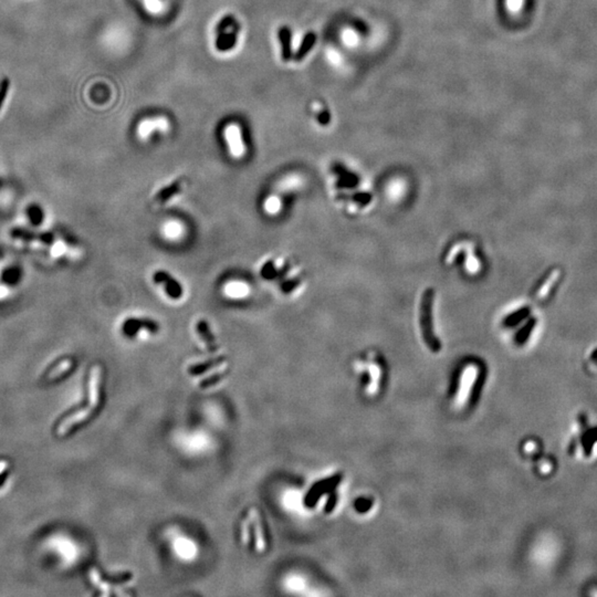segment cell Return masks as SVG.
Listing matches in <instances>:
<instances>
[{"mask_svg": "<svg viewBox=\"0 0 597 597\" xmlns=\"http://www.w3.org/2000/svg\"><path fill=\"white\" fill-rule=\"evenodd\" d=\"M333 187L335 199L343 207L345 212L360 215L370 210L374 205L375 195L368 182L359 173L344 166L341 163L334 164Z\"/></svg>", "mask_w": 597, "mask_h": 597, "instance_id": "6da1fadb", "label": "cell"}, {"mask_svg": "<svg viewBox=\"0 0 597 597\" xmlns=\"http://www.w3.org/2000/svg\"><path fill=\"white\" fill-rule=\"evenodd\" d=\"M443 261L446 266L468 277H476L483 271L484 262L478 246L470 240H458L447 248Z\"/></svg>", "mask_w": 597, "mask_h": 597, "instance_id": "7a4b0ae2", "label": "cell"}, {"mask_svg": "<svg viewBox=\"0 0 597 597\" xmlns=\"http://www.w3.org/2000/svg\"><path fill=\"white\" fill-rule=\"evenodd\" d=\"M436 290L426 288L419 295L417 305V324L425 344L432 352H438L441 343L436 334Z\"/></svg>", "mask_w": 597, "mask_h": 597, "instance_id": "3957f363", "label": "cell"}, {"mask_svg": "<svg viewBox=\"0 0 597 597\" xmlns=\"http://www.w3.org/2000/svg\"><path fill=\"white\" fill-rule=\"evenodd\" d=\"M529 306H516V308L508 311L502 314L500 319V324L503 328H516L519 327L516 334V341L521 344L525 342V338L529 336V332H532L535 323H538L534 317L531 315Z\"/></svg>", "mask_w": 597, "mask_h": 597, "instance_id": "277c9868", "label": "cell"}, {"mask_svg": "<svg viewBox=\"0 0 597 597\" xmlns=\"http://www.w3.org/2000/svg\"><path fill=\"white\" fill-rule=\"evenodd\" d=\"M235 42V23L232 18H226L218 27L216 47L219 51H228L233 48Z\"/></svg>", "mask_w": 597, "mask_h": 597, "instance_id": "5b68a950", "label": "cell"}, {"mask_svg": "<svg viewBox=\"0 0 597 597\" xmlns=\"http://www.w3.org/2000/svg\"><path fill=\"white\" fill-rule=\"evenodd\" d=\"M224 136L229 145V151L233 157H243L245 154V145L243 142L242 131L235 124H230L224 130Z\"/></svg>", "mask_w": 597, "mask_h": 597, "instance_id": "8992f818", "label": "cell"}, {"mask_svg": "<svg viewBox=\"0 0 597 597\" xmlns=\"http://www.w3.org/2000/svg\"><path fill=\"white\" fill-rule=\"evenodd\" d=\"M154 280L156 283H162L166 293L172 299H179L183 294V289L179 282L169 275V273L160 270L154 275Z\"/></svg>", "mask_w": 597, "mask_h": 597, "instance_id": "52a82bcc", "label": "cell"}, {"mask_svg": "<svg viewBox=\"0 0 597 597\" xmlns=\"http://www.w3.org/2000/svg\"><path fill=\"white\" fill-rule=\"evenodd\" d=\"M169 128V123L167 118L165 117H155V118H146L143 122H141L138 129V133L141 139H147L151 134H153L156 131L160 132H165Z\"/></svg>", "mask_w": 597, "mask_h": 597, "instance_id": "ba28073f", "label": "cell"}, {"mask_svg": "<svg viewBox=\"0 0 597 597\" xmlns=\"http://www.w3.org/2000/svg\"><path fill=\"white\" fill-rule=\"evenodd\" d=\"M124 330L130 335H135L141 330L149 331L150 333H157V331L160 330V326L155 321L149 319H131L125 324Z\"/></svg>", "mask_w": 597, "mask_h": 597, "instance_id": "9c48e42d", "label": "cell"}, {"mask_svg": "<svg viewBox=\"0 0 597 597\" xmlns=\"http://www.w3.org/2000/svg\"><path fill=\"white\" fill-rule=\"evenodd\" d=\"M335 484H337V478L336 476H332L330 479H325L314 485L305 498V505L308 507H313L317 499H319L324 492H326V490L332 488L333 486H335Z\"/></svg>", "mask_w": 597, "mask_h": 597, "instance_id": "30bf717a", "label": "cell"}, {"mask_svg": "<svg viewBox=\"0 0 597 597\" xmlns=\"http://www.w3.org/2000/svg\"><path fill=\"white\" fill-rule=\"evenodd\" d=\"M91 413H92V408L87 407V408H84L82 410H79L78 413L69 416L68 418H65L62 423L59 425L58 430H57L58 435L64 436L70 430L71 427H73L75 424H79V423H81V421L86 419L91 415Z\"/></svg>", "mask_w": 597, "mask_h": 597, "instance_id": "8fae6325", "label": "cell"}, {"mask_svg": "<svg viewBox=\"0 0 597 597\" xmlns=\"http://www.w3.org/2000/svg\"><path fill=\"white\" fill-rule=\"evenodd\" d=\"M100 381H101V369L100 366H94L91 371L90 383H89V391H90V407L95 408L98 404V388H100Z\"/></svg>", "mask_w": 597, "mask_h": 597, "instance_id": "7c38bea8", "label": "cell"}, {"mask_svg": "<svg viewBox=\"0 0 597 597\" xmlns=\"http://www.w3.org/2000/svg\"><path fill=\"white\" fill-rule=\"evenodd\" d=\"M291 36V30L288 27H281L279 30V40H280L281 45V57L283 61H289L292 57Z\"/></svg>", "mask_w": 597, "mask_h": 597, "instance_id": "4fadbf2b", "label": "cell"}, {"mask_svg": "<svg viewBox=\"0 0 597 597\" xmlns=\"http://www.w3.org/2000/svg\"><path fill=\"white\" fill-rule=\"evenodd\" d=\"M183 188L182 180H175L171 185L164 187L160 193L156 195V200L160 204H166L169 200H172L175 196H177Z\"/></svg>", "mask_w": 597, "mask_h": 597, "instance_id": "5bb4252c", "label": "cell"}, {"mask_svg": "<svg viewBox=\"0 0 597 597\" xmlns=\"http://www.w3.org/2000/svg\"><path fill=\"white\" fill-rule=\"evenodd\" d=\"M223 291L229 298H245L249 294V286L242 281H233L227 283Z\"/></svg>", "mask_w": 597, "mask_h": 597, "instance_id": "9a60e30c", "label": "cell"}, {"mask_svg": "<svg viewBox=\"0 0 597 597\" xmlns=\"http://www.w3.org/2000/svg\"><path fill=\"white\" fill-rule=\"evenodd\" d=\"M197 331H198L199 335L204 339L207 347L209 348L210 352H216L217 350V345L215 343V337L210 332V328L208 326L207 322L205 320H200L198 323H197Z\"/></svg>", "mask_w": 597, "mask_h": 597, "instance_id": "2e32d148", "label": "cell"}, {"mask_svg": "<svg viewBox=\"0 0 597 597\" xmlns=\"http://www.w3.org/2000/svg\"><path fill=\"white\" fill-rule=\"evenodd\" d=\"M315 41H316V35L313 34V32H310V34L306 35L304 37L302 43L300 45V48H299L297 54H295V60H297V61L302 60L306 56V54H308L312 50V48H313V46L315 45Z\"/></svg>", "mask_w": 597, "mask_h": 597, "instance_id": "e0dca14e", "label": "cell"}, {"mask_svg": "<svg viewBox=\"0 0 597 597\" xmlns=\"http://www.w3.org/2000/svg\"><path fill=\"white\" fill-rule=\"evenodd\" d=\"M224 362V357H218L215 360H211V361H208V362L205 363H201L198 365H195V366H191L189 369V374L191 375H200L202 373H205V372L209 371L211 369L215 368V366L221 364Z\"/></svg>", "mask_w": 597, "mask_h": 597, "instance_id": "ac0fdd59", "label": "cell"}, {"mask_svg": "<svg viewBox=\"0 0 597 597\" xmlns=\"http://www.w3.org/2000/svg\"><path fill=\"white\" fill-rule=\"evenodd\" d=\"M164 233L169 239H177L183 234V227L176 221H172L165 224L164 227Z\"/></svg>", "mask_w": 597, "mask_h": 597, "instance_id": "d6986e66", "label": "cell"}, {"mask_svg": "<svg viewBox=\"0 0 597 597\" xmlns=\"http://www.w3.org/2000/svg\"><path fill=\"white\" fill-rule=\"evenodd\" d=\"M301 284H302V278H299V277H295L290 279V280H286L281 283L280 289L281 291L284 294H290L294 292L295 290H297Z\"/></svg>", "mask_w": 597, "mask_h": 597, "instance_id": "ffe728a7", "label": "cell"}, {"mask_svg": "<svg viewBox=\"0 0 597 597\" xmlns=\"http://www.w3.org/2000/svg\"><path fill=\"white\" fill-rule=\"evenodd\" d=\"M71 366H72V361H70V360L62 361V362L60 363L56 369L52 370L50 373H49L48 379L49 380L57 379V377H59L60 375H62L63 373H65V372L69 371L71 369Z\"/></svg>", "mask_w": 597, "mask_h": 597, "instance_id": "44dd1931", "label": "cell"}, {"mask_svg": "<svg viewBox=\"0 0 597 597\" xmlns=\"http://www.w3.org/2000/svg\"><path fill=\"white\" fill-rule=\"evenodd\" d=\"M261 276L267 279V280H273V279L277 278L279 276V271L276 269L275 262L270 260L269 262L265 264L261 269Z\"/></svg>", "mask_w": 597, "mask_h": 597, "instance_id": "7402d4cb", "label": "cell"}, {"mask_svg": "<svg viewBox=\"0 0 597 597\" xmlns=\"http://www.w3.org/2000/svg\"><path fill=\"white\" fill-rule=\"evenodd\" d=\"M281 201L276 196H271L265 202V209L269 213H277L280 210Z\"/></svg>", "mask_w": 597, "mask_h": 597, "instance_id": "603a6c76", "label": "cell"}, {"mask_svg": "<svg viewBox=\"0 0 597 597\" xmlns=\"http://www.w3.org/2000/svg\"><path fill=\"white\" fill-rule=\"evenodd\" d=\"M144 6L153 15L161 14L164 9L161 0H144Z\"/></svg>", "mask_w": 597, "mask_h": 597, "instance_id": "cb8c5ba5", "label": "cell"}, {"mask_svg": "<svg viewBox=\"0 0 597 597\" xmlns=\"http://www.w3.org/2000/svg\"><path fill=\"white\" fill-rule=\"evenodd\" d=\"M223 375H224L223 373H219V374H216V375H213V376L209 377V379H206L205 381H202L200 383V387L201 388H207V387H210L212 385H215L216 383H218L219 381H221L223 379V377H224Z\"/></svg>", "mask_w": 597, "mask_h": 597, "instance_id": "d4e9b609", "label": "cell"}, {"mask_svg": "<svg viewBox=\"0 0 597 597\" xmlns=\"http://www.w3.org/2000/svg\"><path fill=\"white\" fill-rule=\"evenodd\" d=\"M317 121H319V123L322 125L328 124L330 123V113H328L327 111H322L319 114V116H317Z\"/></svg>", "mask_w": 597, "mask_h": 597, "instance_id": "484cf974", "label": "cell"}, {"mask_svg": "<svg viewBox=\"0 0 597 597\" xmlns=\"http://www.w3.org/2000/svg\"><path fill=\"white\" fill-rule=\"evenodd\" d=\"M8 86H9L8 85V82L5 81L4 83H3V85H2V89H0V106H2L4 98L6 97V93H7V90H8Z\"/></svg>", "mask_w": 597, "mask_h": 597, "instance_id": "4316f807", "label": "cell"}, {"mask_svg": "<svg viewBox=\"0 0 597 597\" xmlns=\"http://www.w3.org/2000/svg\"><path fill=\"white\" fill-rule=\"evenodd\" d=\"M7 467H8L7 461H0V474H2L4 471L7 469Z\"/></svg>", "mask_w": 597, "mask_h": 597, "instance_id": "83f0119b", "label": "cell"}]
</instances>
